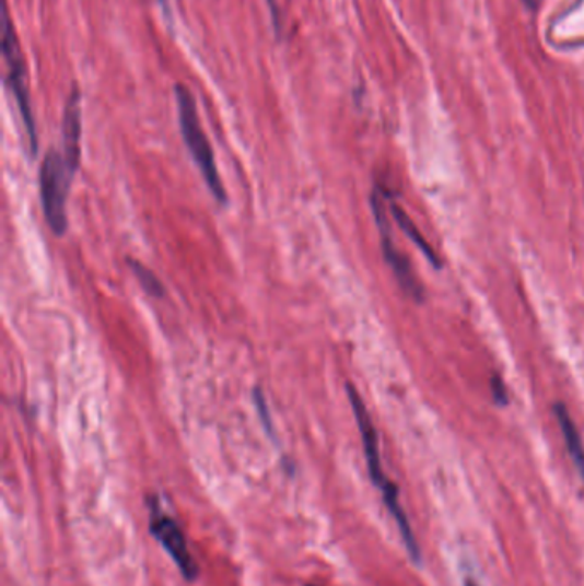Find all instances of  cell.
Wrapping results in <instances>:
<instances>
[{
	"label": "cell",
	"instance_id": "6da1fadb",
	"mask_svg": "<svg viewBox=\"0 0 584 586\" xmlns=\"http://www.w3.org/2000/svg\"><path fill=\"white\" fill-rule=\"evenodd\" d=\"M347 392L348 398H350V405H352L353 413H355L360 436H362L363 453H365V460H367L369 476H371L372 483H374L375 488L379 489L387 512L395 519L396 527H398L399 534H401V539H404L411 561L413 563H420L422 554H420L419 540L414 537L413 528H411L410 521H408L407 513H405L404 506L399 503L398 488L384 473L383 461H381L379 440H377V431H375L371 413H369L367 407L363 403L359 391L352 385H347Z\"/></svg>",
	"mask_w": 584,
	"mask_h": 586
},
{
	"label": "cell",
	"instance_id": "7a4b0ae2",
	"mask_svg": "<svg viewBox=\"0 0 584 586\" xmlns=\"http://www.w3.org/2000/svg\"><path fill=\"white\" fill-rule=\"evenodd\" d=\"M175 98H177L178 124H180L182 138L186 141L187 150L192 155L194 162L201 171L206 186L211 190L218 202L225 204L226 190L223 187L222 177L218 172L214 162L213 148L202 131L201 120H199L198 105L192 93L184 84L175 86Z\"/></svg>",
	"mask_w": 584,
	"mask_h": 586
},
{
	"label": "cell",
	"instance_id": "3957f363",
	"mask_svg": "<svg viewBox=\"0 0 584 586\" xmlns=\"http://www.w3.org/2000/svg\"><path fill=\"white\" fill-rule=\"evenodd\" d=\"M72 177L74 174L63 155L57 150H48L40 165L38 183L45 219L50 231L59 237L68 232V196Z\"/></svg>",
	"mask_w": 584,
	"mask_h": 586
},
{
	"label": "cell",
	"instance_id": "277c9868",
	"mask_svg": "<svg viewBox=\"0 0 584 586\" xmlns=\"http://www.w3.org/2000/svg\"><path fill=\"white\" fill-rule=\"evenodd\" d=\"M2 52L8 62V83L11 84L12 93L16 98L20 108L21 119L24 129L28 134L32 155L38 153V134H36L35 117H33L32 96L28 87V69L21 52L20 42H17L16 30L9 17L8 8L4 9V40H2Z\"/></svg>",
	"mask_w": 584,
	"mask_h": 586
},
{
	"label": "cell",
	"instance_id": "5b68a950",
	"mask_svg": "<svg viewBox=\"0 0 584 586\" xmlns=\"http://www.w3.org/2000/svg\"><path fill=\"white\" fill-rule=\"evenodd\" d=\"M148 504H150L151 509L150 534L165 549L166 554L171 555L182 576L187 582H196L199 575L198 561L194 559L186 535H184L180 525L177 524V519L162 512L159 500L154 495H151Z\"/></svg>",
	"mask_w": 584,
	"mask_h": 586
},
{
	"label": "cell",
	"instance_id": "8992f818",
	"mask_svg": "<svg viewBox=\"0 0 584 586\" xmlns=\"http://www.w3.org/2000/svg\"><path fill=\"white\" fill-rule=\"evenodd\" d=\"M372 210H374L375 222H377V228L381 234V246H383L384 259L395 273L396 280L399 285L408 295L414 298V301H422L423 290L419 280L414 277L413 270H411L410 261L407 256L399 253L396 247L395 241H393L392 228L387 223L386 214H384L383 202L377 195L372 196Z\"/></svg>",
	"mask_w": 584,
	"mask_h": 586
},
{
	"label": "cell",
	"instance_id": "52a82bcc",
	"mask_svg": "<svg viewBox=\"0 0 584 586\" xmlns=\"http://www.w3.org/2000/svg\"><path fill=\"white\" fill-rule=\"evenodd\" d=\"M62 138L63 159L75 175L81 165V93L78 86L72 87L63 110Z\"/></svg>",
	"mask_w": 584,
	"mask_h": 586
},
{
	"label": "cell",
	"instance_id": "ba28073f",
	"mask_svg": "<svg viewBox=\"0 0 584 586\" xmlns=\"http://www.w3.org/2000/svg\"><path fill=\"white\" fill-rule=\"evenodd\" d=\"M553 413H556L557 422L561 425L569 455L573 458L574 465H576L577 471H580V476L584 480V446L580 432H577L576 425H574L573 419L569 415L564 405H556Z\"/></svg>",
	"mask_w": 584,
	"mask_h": 586
},
{
	"label": "cell",
	"instance_id": "9c48e42d",
	"mask_svg": "<svg viewBox=\"0 0 584 586\" xmlns=\"http://www.w3.org/2000/svg\"><path fill=\"white\" fill-rule=\"evenodd\" d=\"M392 211L396 222H398V225L401 226V231H404L405 234H407L408 237L414 242V246L422 250L423 256H425V258L429 259V261H431L435 268H441V259L437 258V254L434 253V249L427 244L425 237L420 234L419 228H417V225L411 222L410 216H408V214L405 213V211L401 210L398 204H395V202L392 204Z\"/></svg>",
	"mask_w": 584,
	"mask_h": 586
},
{
	"label": "cell",
	"instance_id": "30bf717a",
	"mask_svg": "<svg viewBox=\"0 0 584 586\" xmlns=\"http://www.w3.org/2000/svg\"><path fill=\"white\" fill-rule=\"evenodd\" d=\"M127 262H129L132 273L138 278L139 285L148 295L154 298L165 297V286L150 268H147L141 261H136V259H127Z\"/></svg>",
	"mask_w": 584,
	"mask_h": 586
},
{
	"label": "cell",
	"instance_id": "8fae6325",
	"mask_svg": "<svg viewBox=\"0 0 584 586\" xmlns=\"http://www.w3.org/2000/svg\"><path fill=\"white\" fill-rule=\"evenodd\" d=\"M254 401H256L257 413L261 419L262 427H265L266 434L271 437L272 441L277 440L275 436V425H272L271 413H269L268 401H266L265 392L261 388L254 389Z\"/></svg>",
	"mask_w": 584,
	"mask_h": 586
},
{
	"label": "cell",
	"instance_id": "7c38bea8",
	"mask_svg": "<svg viewBox=\"0 0 584 586\" xmlns=\"http://www.w3.org/2000/svg\"><path fill=\"white\" fill-rule=\"evenodd\" d=\"M492 389H494V397L498 403H507V392H505L504 385H502V380L499 377L492 379Z\"/></svg>",
	"mask_w": 584,
	"mask_h": 586
},
{
	"label": "cell",
	"instance_id": "4fadbf2b",
	"mask_svg": "<svg viewBox=\"0 0 584 586\" xmlns=\"http://www.w3.org/2000/svg\"><path fill=\"white\" fill-rule=\"evenodd\" d=\"M156 4L162 9L163 16L168 20V23H172V4L171 0H156Z\"/></svg>",
	"mask_w": 584,
	"mask_h": 586
},
{
	"label": "cell",
	"instance_id": "5bb4252c",
	"mask_svg": "<svg viewBox=\"0 0 584 586\" xmlns=\"http://www.w3.org/2000/svg\"><path fill=\"white\" fill-rule=\"evenodd\" d=\"M268 2L269 9H271L272 21L277 24V28H280V12H278L277 0H266Z\"/></svg>",
	"mask_w": 584,
	"mask_h": 586
},
{
	"label": "cell",
	"instance_id": "9a60e30c",
	"mask_svg": "<svg viewBox=\"0 0 584 586\" xmlns=\"http://www.w3.org/2000/svg\"><path fill=\"white\" fill-rule=\"evenodd\" d=\"M465 586H478V585H477V582H475V579L466 578Z\"/></svg>",
	"mask_w": 584,
	"mask_h": 586
},
{
	"label": "cell",
	"instance_id": "2e32d148",
	"mask_svg": "<svg viewBox=\"0 0 584 586\" xmlns=\"http://www.w3.org/2000/svg\"><path fill=\"white\" fill-rule=\"evenodd\" d=\"M525 2L529 8H535V5H537V0H525Z\"/></svg>",
	"mask_w": 584,
	"mask_h": 586
},
{
	"label": "cell",
	"instance_id": "e0dca14e",
	"mask_svg": "<svg viewBox=\"0 0 584 586\" xmlns=\"http://www.w3.org/2000/svg\"><path fill=\"white\" fill-rule=\"evenodd\" d=\"M304 586H319V585H313V583H307V585Z\"/></svg>",
	"mask_w": 584,
	"mask_h": 586
}]
</instances>
